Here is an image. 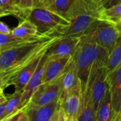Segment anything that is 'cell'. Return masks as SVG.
<instances>
[{
  "label": "cell",
  "instance_id": "cell-20",
  "mask_svg": "<svg viewBox=\"0 0 121 121\" xmlns=\"http://www.w3.org/2000/svg\"><path fill=\"white\" fill-rule=\"evenodd\" d=\"M98 18L116 24L121 21V3L98 11Z\"/></svg>",
  "mask_w": 121,
  "mask_h": 121
},
{
  "label": "cell",
  "instance_id": "cell-1",
  "mask_svg": "<svg viewBox=\"0 0 121 121\" xmlns=\"http://www.w3.org/2000/svg\"><path fill=\"white\" fill-rule=\"evenodd\" d=\"M62 35H40L0 52V87Z\"/></svg>",
  "mask_w": 121,
  "mask_h": 121
},
{
  "label": "cell",
  "instance_id": "cell-37",
  "mask_svg": "<svg viewBox=\"0 0 121 121\" xmlns=\"http://www.w3.org/2000/svg\"><path fill=\"white\" fill-rule=\"evenodd\" d=\"M0 52H1V48H0Z\"/></svg>",
  "mask_w": 121,
  "mask_h": 121
},
{
  "label": "cell",
  "instance_id": "cell-2",
  "mask_svg": "<svg viewBox=\"0 0 121 121\" xmlns=\"http://www.w3.org/2000/svg\"><path fill=\"white\" fill-rule=\"evenodd\" d=\"M109 52L92 40L82 36L79 45L72 56L79 79L81 84L82 94L84 92L91 69L97 60L108 61Z\"/></svg>",
  "mask_w": 121,
  "mask_h": 121
},
{
  "label": "cell",
  "instance_id": "cell-34",
  "mask_svg": "<svg viewBox=\"0 0 121 121\" xmlns=\"http://www.w3.org/2000/svg\"><path fill=\"white\" fill-rule=\"evenodd\" d=\"M5 16V14L4 13V12L0 9V17H1V16Z\"/></svg>",
  "mask_w": 121,
  "mask_h": 121
},
{
  "label": "cell",
  "instance_id": "cell-14",
  "mask_svg": "<svg viewBox=\"0 0 121 121\" xmlns=\"http://www.w3.org/2000/svg\"><path fill=\"white\" fill-rule=\"evenodd\" d=\"M108 82L115 118L121 112V65L108 74Z\"/></svg>",
  "mask_w": 121,
  "mask_h": 121
},
{
  "label": "cell",
  "instance_id": "cell-15",
  "mask_svg": "<svg viewBox=\"0 0 121 121\" xmlns=\"http://www.w3.org/2000/svg\"><path fill=\"white\" fill-rule=\"evenodd\" d=\"M59 78L61 84V94L67 93L80 83L72 58Z\"/></svg>",
  "mask_w": 121,
  "mask_h": 121
},
{
  "label": "cell",
  "instance_id": "cell-26",
  "mask_svg": "<svg viewBox=\"0 0 121 121\" xmlns=\"http://www.w3.org/2000/svg\"><path fill=\"white\" fill-rule=\"evenodd\" d=\"M4 121H29L27 116L26 106L18 108Z\"/></svg>",
  "mask_w": 121,
  "mask_h": 121
},
{
  "label": "cell",
  "instance_id": "cell-21",
  "mask_svg": "<svg viewBox=\"0 0 121 121\" xmlns=\"http://www.w3.org/2000/svg\"><path fill=\"white\" fill-rule=\"evenodd\" d=\"M121 65V35L118 38L116 43L108 55V61L106 64V69L108 74Z\"/></svg>",
  "mask_w": 121,
  "mask_h": 121
},
{
  "label": "cell",
  "instance_id": "cell-7",
  "mask_svg": "<svg viewBox=\"0 0 121 121\" xmlns=\"http://www.w3.org/2000/svg\"><path fill=\"white\" fill-rule=\"evenodd\" d=\"M97 19V15L88 11L85 8H82L69 18V23L64 28L62 35L81 38Z\"/></svg>",
  "mask_w": 121,
  "mask_h": 121
},
{
  "label": "cell",
  "instance_id": "cell-33",
  "mask_svg": "<svg viewBox=\"0 0 121 121\" xmlns=\"http://www.w3.org/2000/svg\"><path fill=\"white\" fill-rule=\"evenodd\" d=\"M121 121V112L116 116V118H114V121Z\"/></svg>",
  "mask_w": 121,
  "mask_h": 121
},
{
  "label": "cell",
  "instance_id": "cell-13",
  "mask_svg": "<svg viewBox=\"0 0 121 121\" xmlns=\"http://www.w3.org/2000/svg\"><path fill=\"white\" fill-rule=\"evenodd\" d=\"M45 61H46V55L45 53V55L42 57L34 74L32 75L28 82L27 83L25 88L21 92L19 108H23L28 104L34 91L42 84V78H43Z\"/></svg>",
  "mask_w": 121,
  "mask_h": 121
},
{
  "label": "cell",
  "instance_id": "cell-19",
  "mask_svg": "<svg viewBox=\"0 0 121 121\" xmlns=\"http://www.w3.org/2000/svg\"><path fill=\"white\" fill-rule=\"evenodd\" d=\"M77 121H96V110L91 98L87 92L83 94V104L82 112Z\"/></svg>",
  "mask_w": 121,
  "mask_h": 121
},
{
  "label": "cell",
  "instance_id": "cell-10",
  "mask_svg": "<svg viewBox=\"0 0 121 121\" xmlns=\"http://www.w3.org/2000/svg\"><path fill=\"white\" fill-rule=\"evenodd\" d=\"M48 47L45 48L40 53H39L27 66H26L23 69H21L16 74L9 78L1 86V89H4L9 86L13 85L15 87V91L22 92L26 85L28 82L29 79L34 74L42 57L45 55Z\"/></svg>",
  "mask_w": 121,
  "mask_h": 121
},
{
  "label": "cell",
  "instance_id": "cell-27",
  "mask_svg": "<svg viewBox=\"0 0 121 121\" xmlns=\"http://www.w3.org/2000/svg\"><path fill=\"white\" fill-rule=\"evenodd\" d=\"M89 12L97 15L99 11V0H78Z\"/></svg>",
  "mask_w": 121,
  "mask_h": 121
},
{
  "label": "cell",
  "instance_id": "cell-28",
  "mask_svg": "<svg viewBox=\"0 0 121 121\" xmlns=\"http://www.w3.org/2000/svg\"><path fill=\"white\" fill-rule=\"evenodd\" d=\"M121 0H99V11L121 4Z\"/></svg>",
  "mask_w": 121,
  "mask_h": 121
},
{
  "label": "cell",
  "instance_id": "cell-22",
  "mask_svg": "<svg viewBox=\"0 0 121 121\" xmlns=\"http://www.w3.org/2000/svg\"><path fill=\"white\" fill-rule=\"evenodd\" d=\"M0 9L5 16L12 15L22 20L27 18L24 12L19 8L14 0H0Z\"/></svg>",
  "mask_w": 121,
  "mask_h": 121
},
{
  "label": "cell",
  "instance_id": "cell-11",
  "mask_svg": "<svg viewBox=\"0 0 121 121\" xmlns=\"http://www.w3.org/2000/svg\"><path fill=\"white\" fill-rule=\"evenodd\" d=\"M60 94L61 84L60 78H57L52 82L42 83L34 91L29 102L37 105H44L58 100Z\"/></svg>",
  "mask_w": 121,
  "mask_h": 121
},
{
  "label": "cell",
  "instance_id": "cell-32",
  "mask_svg": "<svg viewBox=\"0 0 121 121\" xmlns=\"http://www.w3.org/2000/svg\"><path fill=\"white\" fill-rule=\"evenodd\" d=\"M115 26H116V28L118 30V32L120 33V35H121V21L119 22V23H116V24H115Z\"/></svg>",
  "mask_w": 121,
  "mask_h": 121
},
{
  "label": "cell",
  "instance_id": "cell-3",
  "mask_svg": "<svg viewBox=\"0 0 121 121\" xmlns=\"http://www.w3.org/2000/svg\"><path fill=\"white\" fill-rule=\"evenodd\" d=\"M35 25L39 35H62L69 21L56 12L43 7L32 9L27 18Z\"/></svg>",
  "mask_w": 121,
  "mask_h": 121
},
{
  "label": "cell",
  "instance_id": "cell-18",
  "mask_svg": "<svg viewBox=\"0 0 121 121\" xmlns=\"http://www.w3.org/2000/svg\"><path fill=\"white\" fill-rule=\"evenodd\" d=\"M11 33L19 38H33L40 36L35 25L28 18L23 19L17 27L12 30Z\"/></svg>",
  "mask_w": 121,
  "mask_h": 121
},
{
  "label": "cell",
  "instance_id": "cell-24",
  "mask_svg": "<svg viewBox=\"0 0 121 121\" xmlns=\"http://www.w3.org/2000/svg\"><path fill=\"white\" fill-rule=\"evenodd\" d=\"M37 38V37H35ZM35 38H19L16 36H14L12 33L9 34V35H5V34H1L0 33V48L1 51L9 48L10 47L23 43L28 41H30Z\"/></svg>",
  "mask_w": 121,
  "mask_h": 121
},
{
  "label": "cell",
  "instance_id": "cell-36",
  "mask_svg": "<svg viewBox=\"0 0 121 121\" xmlns=\"http://www.w3.org/2000/svg\"><path fill=\"white\" fill-rule=\"evenodd\" d=\"M1 89L0 88V92H1ZM2 90H3V89H2Z\"/></svg>",
  "mask_w": 121,
  "mask_h": 121
},
{
  "label": "cell",
  "instance_id": "cell-12",
  "mask_svg": "<svg viewBox=\"0 0 121 121\" xmlns=\"http://www.w3.org/2000/svg\"><path fill=\"white\" fill-rule=\"evenodd\" d=\"M72 58V56L54 58H48L46 57L42 83L52 82L59 78L65 71Z\"/></svg>",
  "mask_w": 121,
  "mask_h": 121
},
{
  "label": "cell",
  "instance_id": "cell-9",
  "mask_svg": "<svg viewBox=\"0 0 121 121\" xmlns=\"http://www.w3.org/2000/svg\"><path fill=\"white\" fill-rule=\"evenodd\" d=\"M81 38L60 35L56 38L48 48L45 55L48 58L73 56Z\"/></svg>",
  "mask_w": 121,
  "mask_h": 121
},
{
  "label": "cell",
  "instance_id": "cell-6",
  "mask_svg": "<svg viewBox=\"0 0 121 121\" xmlns=\"http://www.w3.org/2000/svg\"><path fill=\"white\" fill-rule=\"evenodd\" d=\"M83 96L80 83L58 99L59 110L64 121H77L82 108Z\"/></svg>",
  "mask_w": 121,
  "mask_h": 121
},
{
  "label": "cell",
  "instance_id": "cell-17",
  "mask_svg": "<svg viewBox=\"0 0 121 121\" xmlns=\"http://www.w3.org/2000/svg\"><path fill=\"white\" fill-rule=\"evenodd\" d=\"M96 121H113L114 112L109 89L100 101L96 111Z\"/></svg>",
  "mask_w": 121,
  "mask_h": 121
},
{
  "label": "cell",
  "instance_id": "cell-29",
  "mask_svg": "<svg viewBox=\"0 0 121 121\" xmlns=\"http://www.w3.org/2000/svg\"><path fill=\"white\" fill-rule=\"evenodd\" d=\"M7 101V96L4 94V90H1L0 92V121H2L3 116L5 111L6 104Z\"/></svg>",
  "mask_w": 121,
  "mask_h": 121
},
{
  "label": "cell",
  "instance_id": "cell-30",
  "mask_svg": "<svg viewBox=\"0 0 121 121\" xmlns=\"http://www.w3.org/2000/svg\"><path fill=\"white\" fill-rule=\"evenodd\" d=\"M55 0H39L40 7H43L51 11H53Z\"/></svg>",
  "mask_w": 121,
  "mask_h": 121
},
{
  "label": "cell",
  "instance_id": "cell-25",
  "mask_svg": "<svg viewBox=\"0 0 121 121\" xmlns=\"http://www.w3.org/2000/svg\"><path fill=\"white\" fill-rule=\"evenodd\" d=\"M18 6L28 16L32 9L40 7L39 0H19Z\"/></svg>",
  "mask_w": 121,
  "mask_h": 121
},
{
  "label": "cell",
  "instance_id": "cell-4",
  "mask_svg": "<svg viewBox=\"0 0 121 121\" xmlns=\"http://www.w3.org/2000/svg\"><path fill=\"white\" fill-rule=\"evenodd\" d=\"M106 64V62L102 60H97L94 63L84 91L90 95L96 111L100 101L108 89Z\"/></svg>",
  "mask_w": 121,
  "mask_h": 121
},
{
  "label": "cell",
  "instance_id": "cell-35",
  "mask_svg": "<svg viewBox=\"0 0 121 121\" xmlns=\"http://www.w3.org/2000/svg\"><path fill=\"white\" fill-rule=\"evenodd\" d=\"M14 1H15V2H16V4H17L18 5V3H19V0H14Z\"/></svg>",
  "mask_w": 121,
  "mask_h": 121
},
{
  "label": "cell",
  "instance_id": "cell-31",
  "mask_svg": "<svg viewBox=\"0 0 121 121\" xmlns=\"http://www.w3.org/2000/svg\"><path fill=\"white\" fill-rule=\"evenodd\" d=\"M12 30L9 28V27L4 23V22L0 21V33L1 34H5V35H9L11 33Z\"/></svg>",
  "mask_w": 121,
  "mask_h": 121
},
{
  "label": "cell",
  "instance_id": "cell-16",
  "mask_svg": "<svg viewBox=\"0 0 121 121\" xmlns=\"http://www.w3.org/2000/svg\"><path fill=\"white\" fill-rule=\"evenodd\" d=\"M82 8L84 6L78 0H55L53 11L69 21L75 12Z\"/></svg>",
  "mask_w": 121,
  "mask_h": 121
},
{
  "label": "cell",
  "instance_id": "cell-5",
  "mask_svg": "<svg viewBox=\"0 0 121 121\" xmlns=\"http://www.w3.org/2000/svg\"><path fill=\"white\" fill-rule=\"evenodd\" d=\"M82 36L92 40L110 52L116 43L120 33L114 24L98 18Z\"/></svg>",
  "mask_w": 121,
  "mask_h": 121
},
{
  "label": "cell",
  "instance_id": "cell-23",
  "mask_svg": "<svg viewBox=\"0 0 121 121\" xmlns=\"http://www.w3.org/2000/svg\"><path fill=\"white\" fill-rule=\"evenodd\" d=\"M21 97V92H16L11 95L10 96H7V101L6 104L5 111L3 116L2 121H4L6 118L11 116L13 113H14L16 110L20 108V101Z\"/></svg>",
  "mask_w": 121,
  "mask_h": 121
},
{
  "label": "cell",
  "instance_id": "cell-8",
  "mask_svg": "<svg viewBox=\"0 0 121 121\" xmlns=\"http://www.w3.org/2000/svg\"><path fill=\"white\" fill-rule=\"evenodd\" d=\"M26 109L29 121H64L59 110L58 100L44 105L29 102Z\"/></svg>",
  "mask_w": 121,
  "mask_h": 121
}]
</instances>
